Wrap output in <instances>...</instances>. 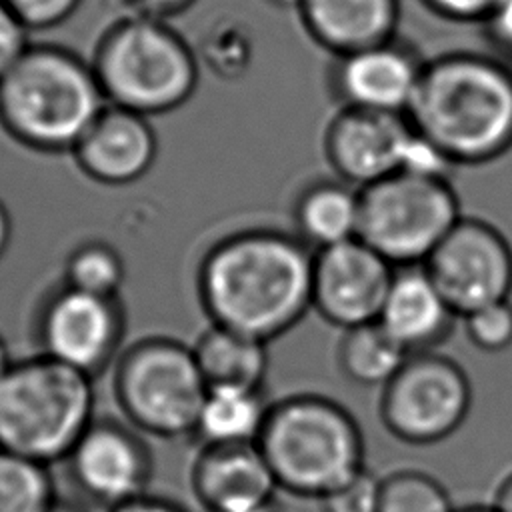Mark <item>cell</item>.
Wrapping results in <instances>:
<instances>
[{
  "label": "cell",
  "instance_id": "1",
  "mask_svg": "<svg viewBox=\"0 0 512 512\" xmlns=\"http://www.w3.org/2000/svg\"><path fill=\"white\" fill-rule=\"evenodd\" d=\"M314 250L296 234L246 228L214 242L196 290L210 324L268 344L312 310Z\"/></svg>",
  "mask_w": 512,
  "mask_h": 512
},
{
  "label": "cell",
  "instance_id": "2",
  "mask_svg": "<svg viewBox=\"0 0 512 512\" xmlns=\"http://www.w3.org/2000/svg\"><path fill=\"white\" fill-rule=\"evenodd\" d=\"M406 118L456 166L498 160L512 150V70L470 50L426 60Z\"/></svg>",
  "mask_w": 512,
  "mask_h": 512
},
{
  "label": "cell",
  "instance_id": "3",
  "mask_svg": "<svg viewBox=\"0 0 512 512\" xmlns=\"http://www.w3.org/2000/svg\"><path fill=\"white\" fill-rule=\"evenodd\" d=\"M108 106L92 64L50 44H30L0 78V126L38 152H72Z\"/></svg>",
  "mask_w": 512,
  "mask_h": 512
},
{
  "label": "cell",
  "instance_id": "4",
  "mask_svg": "<svg viewBox=\"0 0 512 512\" xmlns=\"http://www.w3.org/2000/svg\"><path fill=\"white\" fill-rule=\"evenodd\" d=\"M278 490L320 500L364 470L360 424L340 402L300 392L270 404L256 440Z\"/></svg>",
  "mask_w": 512,
  "mask_h": 512
},
{
  "label": "cell",
  "instance_id": "5",
  "mask_svg": "<svg viewBox=\"0 0 512 512\" xmlns=\"http://www.w3.org/2000/svg\"><path fill=\"white\" fill-rule=\"evenodd\" d=\"M96 420L94 380L42 354L0 378V448L52 466Z\"/></svg>",
  "mask_w": 512,
  "mask_h": 512
},
{
  "label": "cell",
  "instance_id": "6",
  "mask_svg": "<svg viewBox=\"0 0 512 512\" xmlns=\"http://www.w3.org/2000/svg\"><path fill=\"white\" fill-rule=\"evenodd\" d=\"M94 74L106 102L146 118L182 106L198 84V60L164 20L130 16L98 42Z\"/></svg>",
  "mask_w": 512,
  "mask_h": 512
},
{
  "label": "cell",
  "instance_id": "7",
  "mask_svg": "<svg viewBox=\"0 0 512 512\" xmlns=\"http://www.w3.org/2000/svg\"><path fill=\"white\" fill-rule=\"evenodd\" d=\"M206 390L192 346L168 336L140 338L114 362V400L142 436H192Z\"/></svg>",
  "mask_w": 512,
  "mask_h": 512
},
{
  "label": "cell",
  "instance_id": "8",
  "mask_svg": "<svg viewBox=\"0 0 512 512\" xmlns=\"http://www.w3.org/2000/svg\"><path fill=\"white\" fill-rule=\"evenodd\" d=\"M460 218L450 180L396 172L360 190L358 238L394 268L422 266Z\"/></svg>",
  "mask_w": 512,
  "mask_h": 512
},
{
  "label": "cell",
  "instance_id": "9",
  "mask_svg": "<svg viewBox=\"0 0 512 512\" xmlns=\"http://www.w3.org/2000/svg\"><path fill=\"white\" fill-rule=\"evenodd\" d=\"M472 384L466 370L440 352H416L380 390L378 414L400 442L430 446L450 438L468 418Z\"/></svg>",
  "mask_w": 512,
  "mask_h": 512
},
{
  "label": "cell",
  "instance_id": "10",
  "mask_svg": "<svg viewBox=\"0 0 512 512\" xmlns=\"http://www.w3.org/2000/svg\"><path fill=\"white\" fill-rule=\"evenodd\" d=\"M126 312L118 298L96 296L66 284L40 304L36 340L40 354L92 380L106 372L124 350Z\"/></svg>",
  "mask_w": 512,
  "mask_h": 512
},
{
  "label": "cell",
  "instance_id": "11",
  "mask_svg": "<svg viewBox=\"0 0 512 512\" xmlns=\"http://www.w3.org/2000/svg\"><path fill=\"white\" fill-rule=\"evenodd\" d=\"M422 266L460 318L512 292V246L482 218L462 216Z\"/></svg>",
  "mask_w": 512,
  "mask_h": 512
},
{
  "label": "cell",
  "instance_id": "12",
  "mask_svg": "<svg viewBox=\"0 0 512 512\" xmlns=\"http://www.w3.org/2000/svg\"><path fill=\"white\" fill-rule=\"evenodd\" d=\"M80 494L106 510L148 494L154 462L128 422L96 418L64 460Z\"/></svg>",
  "mask_w": 512,
  "mask_h": 512
},
{
  "label": "cell",
  "instance_id": "13",
  "mask_svg": "<svg viewBox=\"0 0 512 512\" xmlns=\"http://www.w3.org/2000/svg\"><path fill=\"white\" fill-rule=\"evenodd\" d=\"M394 266L360 238L314 252L312 310L350 330L378 320Z\"/></svg>",
  "mask_w": 512,
  "mask_h": 512
},
{
  "label": "cell",
  "instance_id": "14",
  "mask_svg": "<svg viewBox=\"0 0 512 512\" xmlns=\"http://www.w3.org/2000/svg\"><path fill=\"white\" fill-rule=\"evenodd\" d=\"M426 60L410 44L386 42L336 56L330 68V90L340 108L388 114L408 112Z\"/></svg>",
  "mask_w": 512,
  "mask_h": 512
},
{
  "label": "cell",
  "instance_id": "15",
  "mask_svg": "<svg viewBox=\"0 0 512 512\" xmlns=\"http://www.w3.org/2000/svg\"><path fill=\"white\" fill-rule=\"evenodd\" d=\"M410 136L404 114L340 108L324 130V154L342 182L362 190L400 172Z\"/></svg>",
  "mask_w": 512,
  "mask_h": 512
},
{
  "label": "cell",
  "instance_id": "16",
  "mask_svg": "<svg viewBox=\"0 0 512 512\" xmlns=\"http://www.w3.org/2000/svg\"><path fill=\"white\" fill-rule=\"evenodd\" d=\"M190 488L204 512H262L272 508L278 484L256 448L200 446Z\"/></svg>",
  "mask_w": 512,
  "mask_h": 512
},
{
  "label": "cell",
  "instance_id": "17",
  "mask_svg": "<svg viewBox=\"0 0 512 512\" xmlns=\"http://www.w3.org/2000/svg\"><path fill=\"white\" fill-rule=\"evenodd\" d=\"M156 150V134L146 116L108 104L72 154L88 178L122 186L150 170Z\"/></svg>",
  "mask_w": 512,
  "mask_h": 512
},
{
  "label": "cell",
  "instance_id": "18",
  "mask_svg": "<svg viewBox=\"0 0 512 512\" xmlns=\"http://www.w3.org/2000/svg\"><path fill=\"white\" fill-rule=\"evenodd\" d=\"M458 316L424 266L396 268L378 324L408 354L430 352L442 344Z\"/></svg>",
  "mask_w": 512,
  "mask_h": 512
},
{
  "label": "cell",
  "instance_id": "19",
  "mask_svg": "<svg viewBox=\"0 0 512 512\" xmlns=\"http://www.w3.org/2000/svg\"><path fill=\"white\" fill-rule=\"evenodd\" d=\"M298 14L320 48L344 56L396 38L400 0H302Z\"/></svg>",
  "mask_w": 512,
  "mask_h": 512
},
{
  "label": "cell",
  "instance_id": "20",
  "mask_svg": "<svg viewBox=\"0 0 512 512\" xmlns=\"http://www.w3.org/2000/svg\"><path fill=\"white\" fill-rule=\"evenodd\" d=\"M296 236L314 252L358 238L360 190L348 182L316 180L292 208Z\"/></svg>",
  "mask_w": 512,
  "mask_h": 512
},
{
  "label": "cell",
  "instance_id": "21",
  "mask_svg": "<svg viewBox=\"0 0 512 512\" xmlns=\"http://www.w3.org/2000/svg\"><path fill=\"white\" fill-rule=\"evenodd\" d=\"M268 410L262 388L208 386L192 436L200 446L256 444Z\"/></svg>",
  "mask_w": 512,
  "mask_h": 512
},
{
  "label": "cell",
  "instance_id": "22",
  "mask_svg": "<svg viewBox=\"0 0 512 512\" xmlns=\"http://www.w3.org/2000/svg\"><path fill=\"white\" fill-rule=\"evenodd\" d=\"M208 386L262 388L268 374V344L210 324L192 344Z\"/></svg>",
  "mask_w": 512,
  "mask_h": 512
},
{
  "label": "cell",
  "instance_id": "23",
  "mask_svg": "<svg viewBox=\"0 0 512 512\" xmlns=\"http://www.w3.org/2000/svg\"><path fill=\"white\" fill-rule=\"evenodd\" d=\"M410 354L378 324L344 330L338 344L340 372L364 388H384Z\"/></svg>",
  "mask_w": 512,
  "mask_h": 512
},
{
  "label": "cell",
  "instance_id": "24",
  "mask_svg": "<svg viewBox=\"0 0 512 512\" xmlns=\"http://www.w3.org/2000/svg\"><path fill=\"white\" fill-rule=\"evenodd\" d=\"M56 500L50 466L0 448V512H46Z\"/></svg>",
  "mask_w": 512,
  "mask_h": 512
},
{
  "label": "cell",
  "instance_id": "25",
  "mask_svg": "<svg viewBox=\"0 0 512 512\" xmlns=\"http://www.w3.org/2000/svg\"><path fill=\"white\" fill-rule=\"evenodd\" d=\"M126 278L120 252L104 240L80 242L64 262L62 284L106 298H118Z\"/></svg>",
  "mask_w": 512,
  "mask_h": 512
},
{
  "label": "cell",
  "instance_id": "26",
  "mask_svg": "<svg viewBox=\"0 0 512 512\" xmlns=\"http://www.w3.org/2000/svg\"><path fill=\"white\" fill-rule=\"evenodd\" d=\"M448 490L420 470H396L380 478L378 512H456Z\"/></svg>",
  "mask_w": 512,
  "mask_h": 512
},
{
  "label": "cell",
  "instance_id": "27",
  "mask_svg": "<svg viewBox=\"0 0 512 512\" xmlns=\"http://www.w3.org/2000/svg\"><path fill=\"white\" fill-rule=\"evenodd\" d=\"M464 332L472 346L482 352L496 354L512 346V304L496 302L466 314Z\"/></svg>",
  "mask_w": 512,
  "mask_h": 512
},
{
  "label": "cell",
  "instance_id": "28",
  "mask_svg": "<svg viewBox=\"0 0 512 512\" xmlns=\"http://www.w3.org/2000/svg\"><path fill=\"white\" fill-rule=\"evenodd\" d=\"M318 502L322 512H378L380 478L364 468Z\"/></svg>",
  "mask_w": 512,
  "mask_h": 512
},
{
  "label": "cell",
  "instance_id": "29",
  "mask_svg": "<svg viewBox=\"0 0 512 512\" xmlns=\"http://www.w3.org/2000/svg\"><path fill=\"white\" fill-rule=\"evenodd\" d=\"M454 168L456 164L436 144H432L428 138H424L412 128V136L406 144L400 172L422 176V178L450 180V174Z\"/></svg>",
  "mask_w": 512,
  "mask_h": 512
},
{
  "label": "cell",
  "instance_id": "30",
  "mask_svg": "<svg viewBox=\"0 0 512 512\" xmlns=\"http://www.w3.org/2000/svg\"><path fill=\"white\" fill-rule=\"evenodd\" d=\"M28 30L52 28L74 14L82 0H2Z\"/></svg>",
  "mask_w": 512,
  "mask_h": 512
},
{
  "label": "cell",
  "instance_id": "31",
  "mask_svg": "<svg viewBox=\"0 0 512 512\" xmlns=\"http://www.w3.org/2000/svg\"><path fill=\"white\" fill-rule=\"evenodd\" d=\"M28 32L30 30L0 0V78L16 64V60L30 46Z\"/></svg>",
  "mask_w": 512,
  "mask_h": 512
},
{
  "label": "cell",
  "instance_id": "32",
  "mask_svg": "<svg viewBox=\"0 0 512 512\" xmlns=\"http://www.w3.org/2000/svg\"><path fill=\"white\" fill-rule=\"evenodd\" d=\"M432 14L450 22H484L504 0H420Z\"/></svg>",
  "mask_w": 512,
  "mask_h": 512
},
{
  "label": "cell",
  "instance_id": "33",
  "mask_svg": "<svg viewBox=\"0 0 512 512\" xmlns=\"http://www.w3.org/2000/svg\"><path fill=\"white\" fill-rule=\"evenodd\" d=\"M482 26L492 54L512 70V0H504Z\"/></svg>",
  "mask_w": 512,
  "mask_h": 512
},
{
  "label": "cell",
  "instance_id": "34",
  "mask_svg": "<svg viewBox=\"0 0 512 512\" xmlns=\"http://www.w3.org/2000/svg\"><path fill=\"white\" fill-rule=\"evenodd\" d=\"M196 0H126L128 6L136 10L138 16L164 20L168 16L180 14L186 8H190Z\"/></svg>",
  "mask_w": 512,
  "mask_h": 512
},
{
  "label": "cell",
  "instance_id": "35",
  "mask_svg": "<svg viewBox=\"0 0 512 512\" xmlns=\"http://www.w3.org/2000/svg\"><path fill=\"white\" fill-rule=\"evenodd\" d=\"M108 512H188V510L182 504L172 502L168 498L144 494V496H140L136 500H130L122 506H116Z\"/></svg>",
  "mask_w": 512,
  "mask_h": 512
},
{
  "label": "cell",
  "instance_id": "36",
  "mask_svg": "<svg viewBox=\"0 0 512 512\" xmlns=\"http://www.w3.org/2000/svg\"><path fill=\"white\" fill-rule=\"evenodd\" d=\"M492 506L496 512H512V472H508L496 486Z\"/></svg>",
  "mask_w": 512,
  "mask_h": 512
},
{
  "label": "cell",
  "instance_id": "37",
  "mask_svg": "<svg viewBox=\"0 0 512 512\" xmlns=\"http://www.w3.org/2000/svg\"><path fill=\"white\" fill-rule=\"evenodd\" d=\"M10 240H12V218H10V212L4 206V202L0 200V260L6 254Z\"/></svg>",
  "mask_w": 512,
  "mask_h": 512
},
{
  "label": "cell",
  "instance_id": "38",
  "mask_svg": "<svg viewBox=\"0 0 512 512\" xmlns=\"http://www.w3.org/2000/svg\"><path fill=\"white\" fill-rule=\"evenodd\" d=\"M46 512H86L82 504L78 502H70V500H56Z\"/></svg>",
  "mask_w": 512,
  "mask_h": 512
},
{
  "label": "cell",
  "instance_id": "39",
  "mask_svg": "<svg viewBox=\"0 0 512 512\" xmlns=\"http://www.w3.org/2000/svg\"><path fill=\"white\" fill-rule=\"evenodd\" d=\"M14 360L10 358V352H8V346H6V340L0 336V378L4 376V372L8 370V366L12 364Z\"/></svg>",
  "mask_w": 512,
  "mask_h": 512
},
{
  "label": "cell",
  "instance_id": "40",
  "mask_svg": "<svg viewBox=\"0 0 512 512\" xmlns=\"http://www.w3.org/2000/svg\"><path fill=\"white\" fill-rule=\"evenodd\" d=\"M266 2L276 8H294V10H298L302 4V0H266Z\"/></svg>",
  "mask_w": 512,
  "mask_h": 512
},
{
  "label": "cell",
  "instance_id": "41",
  "mask_svg": "<svg viewBox=\"0 0 512 512\" xmlns=\"http://www.w3.org/2000/svg\"><path fill=\"white\" fill-rule=\"evenodd\" d=\"M456 512H496L492 504L488 506H482V504H472V506H464V508H458Z\"/></svg>",
  "mask_w": 512,
  "mask_h": 512
},
{
  "label": "cell",
  "instance_id": "42",
  "mask_svg": "<svg viewBox=\"0 0 512 512\" xmlns=\"http://www.w3.org/2000/svg\"><path fill=\"white\" fill-rule=\"evenodd\" d=\"M262 512H278V510L272 506V508H266V510H262Z\"/></svg>",
  "mask_w": 512,
  "mask_h": 512
}]
</instances>
